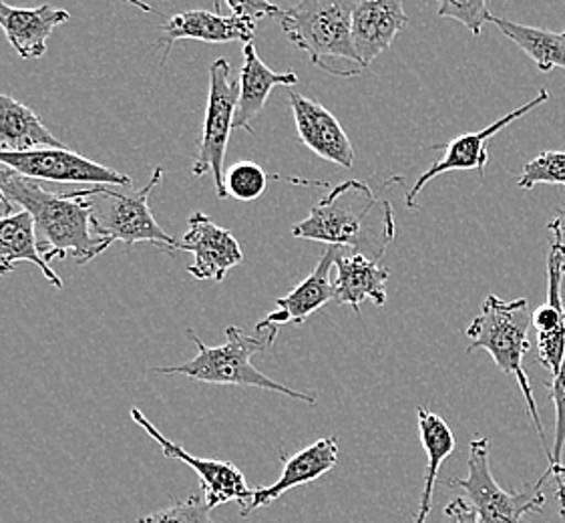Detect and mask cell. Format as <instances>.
Instances as JSON below:
<instances>
[{
  "label": "cell",
  "instance_id": "6da1fadb",
  "mask_svg": "<svg viewBox=\"0 0 565 523\" xmlns=\"http://www.w3.org/2000/svg\"><path fill=\"white\" fill-rule=\"evenodd\" d=\"M295 238L352 248L379 262L395 239L393 205L359 180L339 183L292 228Z\"/></svg>",
  "mask_w": 565,
  "mask_h": 523
},
{
  "label": "cell",
  "instance_id": "7a4b0ae2",
  "mask_svg": "<svg viewBox=\"0 0 565 523\" xmlns=\"http://www.w3.org/2000/svg\"><path fill=\"white\" fill-rule=\"evenodd\" d=\"M0 192L33 216L39 246L49 264L73 256L77 266H85L109 248L93 234L89 200L81 190L53 194L41 182L0 163Z\"/></svg>",
  "mask_w": 565,
  "mask_h": 523
},
{
  "label": "cell",
  "instance_id": "3957f363",
  "mask_svg": "<svg viewBox=\"0 0 565 523\" xmlns=\"http://www.w3.org/2000/svg\"><path fill=\"white\" fill-rule=\"evenodd\" d=\"M530 327H532V312H530L525 298L505 302L499 296L489 295L481 307V312L471 320V324L467 329V337L471 341L467 346V353L471 354L477 349H483L491 354L499 371H503L505 375L515 376L521 393L525 397V403H527V413H530L537 435H540L543 451L547 456V466H550L554 459L552 447L545 439L540 410H537L535 398H533L530 375L523 369V354L530 351V339H527Z\"/></svg>",
  "mask_w": 565,
  "mask_h": 523
},
{
  "label": "cell",
  "instance_id": "277c9868",
  "mask_svg": "<svg viewBox=\"0 0 565 523\" xmlns=\"http://www.w3.org/2000/svg\"><path fill=\"white\" fill-rule=\"evenodd\" d=\"M226 337V344L207 346L193 330H188V339L198 346V356L178 366H158L151 371L159 375H183L210 385L264 388V391L302 401L306 405H317L315 393H300L295 388L286 387L282 383H276L274 378L264 375L252 364L254 354L266 351L271 342L276 341L274 334L262 332V334L248 337L238 327H227Z\"/></svg>",
  "mask_w": 565,
  "mask_h": 523
},
{
  "label": "cell",
  "instance_id": "5b68a950",
  "mask_svg": "<svg viewBox=\"0 0 565 523\" xmlns=\"http://www.w3.org/2000/svg\"><path fill=\"white\" fill-rule=\"evenodd\" d=\"M161 180L163 170L156 168L148 185L139 192H119L111 185L83 188L81 194L89 200L93 212V234L107 246H111L114 242H124L127 250H131L141 242L153 246L156 250L178 256L180 242L171 238L170 234L159 226L149 207V195Z\"/></svg>",
  "mask_w": 565,
  "mask_h": 523
},
{
  "label": "cell",
  "instance_id": "8992f818",
  "mask_svg": "<svg viewBox=\"0 0 565 523\" xmlns=\"http://www.w3.org/2000/svg\"><path fill=\"white\" fill-rule=\"evenodd\" d=\"M359 2L361 0H300L280 14L284 34L330 75L340 77L330 61H354L362 68L352 43V14Z\"/></svg>",
  "mask_w": 565,
  "mask_h": 523
},
{
  "label": "cell",
  "instance_id": "52a82bcc",
  "mask_svg": "<svg viewBox=\"0 0 565 523\" xmlns=\"http://www.w3.org/2000/svg\"><path fill=\"white\" fill-rule=\"evenodd\" d=\"M467 469V478L451 479L447 483L467 493L481 523H523L525 515L543 512L545 493L542 483H535L532 491H505L493 479L486 437L471 439Z\"/></svg>",
  "mask_w": 565,
  "mask_h": 523
},
{
  "label": "cell",
  "instance_id": "ba28073f",
  "mask_svg": "<svg viewBox=\"0 0 565 523\" xmlns=\"http://www.w3.org/2000/svg\"><path fill=\"white\" fill-rule=\"evenodd\" d=\"M239 83L232 77V65L226 58H217L210 67V89L205 105L204 131L193 163V175H212L215 194L226 200L224 160H226L230 131L234 129L238 111Z\"/></svg>",
  "mask_w": 565,
  "mask_h": 523
},
{
  "label": "cell",
  "instance_id": "9c48e42d",
  "mask_svg": "<svg viewBox=\"0 0 565 523\" xmlns=\"http://www.w3.org/2000/svg\"><path fill=\"white\" fill-rule=\"evenodd\" d=\"M0 163L36 182L73 185L131 188L134 180L119 171L90 161L67 148H39L31 151H0Z\"/></svg>",
  "mask_w": 565,
  "mask_h": 523
},
{
  "label": "cell",
  "instance_id": "30bf717a",
  "mask_svg": "<svg viewBox=\"0 0 565 523\" xmlns=\"http://www.w3.org/2000/svg\"><path fill=\"white\" fill-rule=\"evenodd\" d=\"M131 419L143 431L148 433L153 441H158L163 456L192 467L193 471L198 473V478H200V485H202L205 503L210 505V510H215L217 505L230 503V501H236L239 510L248 505L254 490H249L248 481L244 478V473L234 463L220 461V459H202V457L188 453L181 445L173 444L163 433H159L156 429V425L143 415V410H139L137 407L131 409Z\"/></svg>",
  "mask_w": 565,
  "mask_h": 523
},
{
  "label": "cell",
  "instance_id": "8fae6325",
  "mask_svg": "<svg viewBox=\"0 0 565 523\" xmlns=\"http://www.w3.org/2000/svg\"><path fill=\"white\" fill-rule=\"evenodd\" d=\"M547 99H550V92L542 89V92L537 93V97H533L532 102L521 105L520 109H515V111H511V114L505 115V117H501L498 121H493V124L487 126L486 129L476 131V134H465V136L455 137L449 143L435 146V149H441L443 158L439 161H435L429 170L423 171L420 178L415 182V185L408 190L407 195H405L407 207H411V210L417 207V195L425 190V185H427L430 180H435V178H439L443 173H447V171L476 170L479 171V175H483V173H486L487 161H489V153H487L486 148L487 141L495 136V134H499L501 129L511 126L513 121H518V119L525 117V115L533 111V109H537V107L547 102Z\"/></svg>",
  "mask_w": 565,
  "mask_h": 523
},
{
  "label": "cell",
  "instance_id": "7c38bea8",
  "mask_svg": "<svg viewBox=\"0 0 565 523\" xmlns=\"http://www.w3.org/2000/svg\"><path fill=\"white\" fill-rule=\"evenodd\" d=\"M180 252L193 254L188 274L195 280L224 282L226 274L244 260V252L226 228H220L210 217L195 212L188 220V232L180 242Z\"/></svg>",
  "mask_w": 565,
  "mask_h": 523
},
{
  "label": "cell",
  "instance_id": "4fadbf2b",
  "mask_svg": "<svg viewBox=\"0 0 565 523\" xmlns=\"http://www.w3.org/2000/svg\"><path fill=\"white\" fill-rule=\"evenodd\" d=\"M342 246H328L320 256L317 268L296 286L290 295L276 300V310L256 324V334L268 332L278 337L282 324H302L310 314L334 300V282L330 280V270L337 266L342 254Z\"/></svg>",
  "mask_w": 565,
  "mask_h": 523
},
{
  "label": "cell",
  "instance_id": "5bb4252c",
  "mask_svg": "<svg viewBox=\"0 0 565 523\" xmlns=\"http://www.w3.org/2000/svg\"><path fill=\"white\" fill-rule=\"evenodd\" d=\"M288 99L295 114L298 137L306 148L322 160L351 170L354 166V149L339 119L324 105L308 99L295 89H288Z\"/></svg>",
  "mask_w": 565,
  "mask_h": 523
},
{
  "label": "cell",
  "instance_id": "9a60e30c",
  "mask_svg": "<svg viewBox=\"0 0 565 523\" xmlns=\"http://www.w3.org/2000/svg\"><path fill=\"white\" fill-rule=\"evenodd\" d=\"M256 23L239 19L234 14H220V12L193 11L173 14L168 23L161 26V43L163 57L161 65L168 63L171 49L178 41H202V43H244L248 45L254 41Z\"/></svg>",
  "mask_w": 565,
  "mask_h": 523
},
{
  "label": "cell",
  "instance_id": "2e32d148",
  "mask_svg": "<svg viewBox=\"0 0 565 523\" xmlns=\"http://www.w3.org/2000/svg\"><path fill=\"white\" fill-rule=\"evenodd\" d=\"M337 461H339V439L337 437L318 439L317 444L298 451L296 456L284 457L280 479L268 488L254 490L252 500L248 501L246 508L239 510V515L248 517L249 513L270 505L271 501L282 498L284 493L327 476L328 471L337 466Z\"/></svg>",
  "mask_w": 565,
  "mask_h": 523
},
{
  "label": "cell",
  "instance_id": "e0dca14e",
  "mask_svg": "<svg viewBox=\"0 0 565 523\" xmlns=\"http://www.w3.org/2000/svg\"><path fill=\"white\" fill-rule=\"evenodd\" d=\"M407 24L403 0H361L352 14V43L361 67H371Z\"/></svg>",
  "mask_w": 565,
  "mask_h": 523
},
{
  "label": "cell",
  "instance_id": "ac0fdd59",
  "mask_svg": "<svg viewBox=\"0 0 565 523\" xmlns=\"http://www.w3.org/2000/svg\"><path fill=\"white\" fill-rule=\"evenodd\" d=\"M562 260L554 250L547 258V302L532 314L537 330V359L552 378L557 376L565 359V308L562 298Z\"/></svg>",
  "mask_w": 565,
  "mask_h": 523
},
{
  "label": "cell",
  "instance_id": "d6986e66",
  "mask_svg": "<svg viewBox=\"0 0 565 523\" xmlns=\"http://www.w3.org/2000/svg\"><path fill=\"white\" fill-rule=\"evenodd\" d=\"M71 14L53 4H41L36 9H19L0 0V29L7 41L19 53V57L41 58L46 53V43L53 31L68 23Z\"/></svg>",
  "mask_w": 565,
  "mask_h": 523
},
{
  "label": "cell",
  "instance_id": "ffe728a7",
  "mask_svg": "<svg viewBox=\"0 0 565 523\" xmlns=\"http://www.w3.org/2000/svg\"><path fill=\"white\" fill-rule=\"evenodd\" d=\"M239 99L238 111H236V121L234 129H244L249 136H254V127L252 121L254 117H258L264 105L270 97L274 87H295L298 85V75L295 71H286V73H276L271 71L264 61H262L254 43L244 45V63L239 71Z\"/></svg>",
  "mask_w": 565,
  "mask_h": 523
},
{
  "label": "cell",
  "instance_id": "44dd1931",
  "mask_svg": "<svg viewBox=\"0 0 565 523\" xmlns=\"http://www.w3.org/2000/svg\"><path fill=\"white\" fill-rule=\"evenodd\" d=\"M337 280H334V300L339 305H349L354 312L361 310L364 300H371L376 307L386 302V282L391 270L371 260L362 254L340 256L337 260Z\"/></svg>",
  "mask_w": 565,
  "mask_h": 523
},
{
  "label": "cell",
  "instance_id": "7402d4cb",
  "mask_svg": "<svg viewBox=\"0 0 565 523\" xmlns=\"http://www.w3.org/2000/svg\"><path fill=\"white\" fill-rule=\"evenodd\" d=\"M21 262H31L55 288H63V280L45 260L34 232L33 216L21 210L0 217V276L11 274Z\"/></svg>",
  "mask_w": 565,
  "mask_h": 523
},
{
  "label": "cell",
  "instance_id": "603a6c76",
  "mask_svg": "<svg viewBox=\"0 0 565 523\" xmlns=\"http://www.w3.org/2000/svg\"><path fill=\"white\" fill-rule=\"evenodd\" d=\"M65 148L31 107L0 93V151Z\"/></svg>",
  "mask_w": 565,
  "mask_h": 523
},
{
  "label": "cell",
  "instance_id": "cb8c5ba5",
  "mask_svg": "<svg viewBox=\"0 0 565 523\" xmlns=\"http://www.w3.org/2000/svg\"><path fill=\"white\" fill-rule=\"evenodd\" d=\"M418 433H420V444L427 453V476H425V490L418 505L415 523H425L433 510V493H435V481H437V471L443 466V461L451 456L457 447L455 435L447 421L430 413L425 407H418Z\"/></svg>",
  "mask_w": 565,
  "mask_h": 523
},
{
  "label": "cell",
  "instance_id": "d4e9b609",
  "mask_svg": "<svg viewBox=\"0 0 565 523\" xmlns=\"http://www.w3.org/2000/svg\"><path fill=\"white\" fill-rule=\"evenodd\" d=\"M499 31L520 46L521 51L532 58L533 63L540 67L542 73H550L554 68H564L565 71V31L554 33L545 29H535L527 24L513 23L508 19H498L493 21Z\"/></svg>",
  "mask_w": 565,
  "mask_h": 523
},
{
  "label": "cell",
  "instance_id": "484cf974",
  "mask_svg": "<svg viewBox=\"0 0 565 523\" xmlns=\"http://www.w3.org/2000/svg\"><path fill=\"white\" fill-rule=\"evenodd\" d=\"M547 388H550V398L554 401L555 407L554 449H552L554 459L545 469L542 478L537 479V483H542V485L552 476H554L555 481H559L565 476V466L562 463L565 447V359L559 373L552 378Z\"/></svg>",
  "mask_w": 565,
  "mask_h": 523
},
{
  "label": "cell",
  "instance_id": "4316f807",
  "mask_svg": "<svg viewBox=\"0 0 565 523\" xmlns=\"http://www.w3.org/2000/svg\"><path fill=\"white\" fill-rule=\"evenodd\" d=\"M227 198L238 202H254L268 188V175L254 161H238L224 175Z\"/></svg>",
  "mask_w": 565,
  "mask_h": 523
},
{
  "label": "cell",
  "instance_id": "83f0119b",
  "mask_svg": "<svg viewBox=\"0 0 565 523\" xmlns=\"http://www.w3.org/2000/svg\"><path fill=\"white\" fill-rule=\"evenodd\" d=\"M518 185L533 190L535 185H565V151H543L523 166Z\"/></svg>",
  "mask_w": 565,
  "mask_h": 523
},
{
  "label": "cell",
  "instance_id": "f1b7e54d",
  "mask_svg": "<svg viewBox=\"0 0 565 523\" xmlns=\"http://www.w3.org/2000/svg\"><path fill=\"white\" fill-rule=\"evenodd\" d=\"M437 4L439 17L463 24L473 34H481V29L493 21L487 0H437Z\"/></svg>",
  "mask_w": 565,
  "mask_h": 523
},
{
  "label": "cell",
  "instance_id": "f546056e",
  "mask_svg": "<svg viewBox=\"0 0 565 523\" xmlns=\"http://www.w3.org/2000/svg\"><path fill=\"white\" fill-rule=\"evenodd\" d=\"M210 513L212 510L205 503L204 493H193L188 500L180 501L168 510L139 517L137 523H215L212 522Z\"/></svg>",
  "mask_w": 565,
  "mask_h": 523
},
{
  "label": "cell",
  "instance_id": "4dcf8cb0",
  "mask_svg": "<svg viewBox=\"0 0 565 523\" xmlns=\"http://www.w3.org/2000/svg\"><path fill=\"white\" fill-rule=\"evenodd\" d=\"M215 9H220L222 4H226L230 12L239 19L246 21H260V19H268V17H280L282 11L280 7H276L270 0H214Z\"/></svg>",
  "mask_w": 565,
  "mask_h": 523
},
{
  "label": "cell",
  "instance_id": "1f68e13d",
  "mask_svg": "<svg viewBox=\"0 0 565 523\" xmlns=\"http://www.w3.org/2000/svg\"><path fill=\"white\" fill-rule=\"evenodd\" d=\"M547 230L552 232V250L559 256L565 276V205L557 210L554 220L547 224Z\"/></svg>",
  "mask_w": 565,
  "mask_h": 523
},
{
  "label": "cell",
  "instance_id": "d6a6232c",
  "mask_svg": "<svg viewBox=\"0 0 565 523\" xmlns=\"http://www.w3.org/2000/svg\"><path fill=\"white\" fill-rule=\"evenodd\" d=\"M445 515L449 517L451 523H481L476 510L471 508L469 501L463 498H455V500L447 503L445 508Z\"/></svg>",
  "mask_w": 565,
  "mask_h": 523
},
{
  "label": "cell",
  "instance_id": "836d02e7",
  "mask_svg": "<svg viewBox=\"0 0 565 523\" xmlns=\"http://www.w3.org/2000/svg\"><path fill=\"white\" fill-rule=\"evenodd\" d=\"M557 500H559V513L565 523V476L557 481Z\"/></svg>",
  "mask_w": 565,
  "mask_h": 523
},
{
  "label": "cell",
  "instance_id": "e575fe53",
  "mask_svg": "<svg viewBox=\"0 0 565 523\" xmlns=\"http://www.w3.org/2000/svg\"><path fill=\"white\" fill-rule=\"evenodd\" d=\"M125 2L134 4V7H137V9H141V11L153 12V9L149 7L148 2H143V0H125Z\"/></svg>",
  "mask_w": 565,
  "mask_h": 523
},
{
  "label": "cell",
  "instance_id": "d590c367",
  "mask_svg": "<svg viewBox=\"0 0 565 523\" xmlns=\"http://www.w3.org/2000/svg\"><path fill=\"white\" fill-rule=\"evenodd\" d=\"M0 207L4 210V214H7V216H9V214H12V204L11 202H9V200H7V198H4V194H2V192H0Z\"/></svg>",
  "mask_w": 565,
  "mask_h": 523
}]
</instances>
